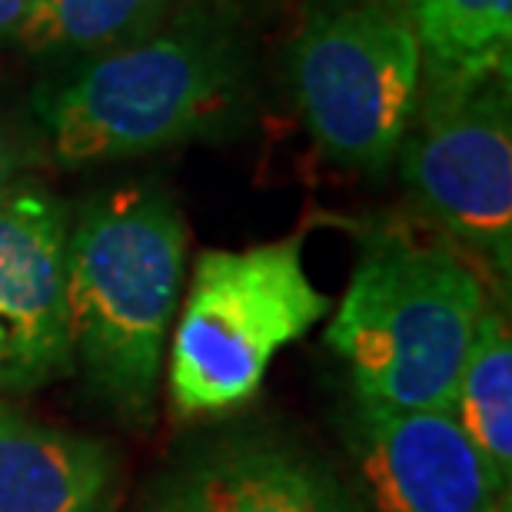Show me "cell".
<instances>
[{
  "label": "cell",
  "instance_id": "6da1fadb",
  "mask_svg": "<svg viewBox=\"0 0 512 512\" xmlns=\"http://www.w3.org/2000/svg\"><path fill=\"white\" fill-rule=\"evenodd\" d=\"M486 310V280L473 256L446 237L396 227L366 243L326 343L363 403L453 409Z\"/></svg>",
  "mask_w": 512,
  "mask_h": 512
},
{
  "label": "cell",
  "instance_id": "7a4b0ae2",
  "mask_svg": "<svg viewBox=\"0 0 512 512\" xmlns=\"http://www.w3.org/2000/svg\"><path fill=\"white\" fill-rule=\"evenodd\" d=\"M187 273V223L167 193L90 200L67 233L70 353L130 419H147Z\"/></svg>",
  "mask_w": 512,
  "mask_h": 512
},
{
  "label": "cell",
  "instance_id": "3957f363",
  "mask_svg": "<svg viewBox=\"0 0 512 512\" xmlns=\"http://www.w3.org/2000/svg\"><path fill=\"white\" fill-rule=\"evenodd\" d=\"M227 40L177 30L90 60L40 100L50 157L64 167L124 160L207 137L240 104Z\"/></svg>",
  "mask_w": 512,
  "mask_h": 512
},
{
  "label": "cell",
  "instance_id": "277c9868",
  "mask_svg": "<svg viewBox=\"0 0 512 512\" xmlns=\"http://www.w3.org/2000/svg\"><path fill=\"white\" fill-rule=\"evenodd\" d=\"M330 310L303 266V240L203 250L173 326L167 393L177 416H220L263 386L273 356Z\"/></svg>",
  "mask_w": 512,
  "mask_h": 512
},
{
  "label": "cell",
  "instance_id": "5b68a950",
  "mask_svg": "<svg viewBox=\"0 0 512 512\" xmlns=\"http://www.w3.org/2000/svg\"><path fill=\"white\" fill-rule=\"evenodd\" d=\"M396 157L416 210L473 260L509 276V57L466 70H429Z\"/></svg>",
  "mask_w": 512,
  "mask_h": 512
},
{
  "label": "cell",
  "instance_id": "8992f818",
  "mask_svg": "<svg viewBox=\"0 0 512 512\" xmlns=\"http://www.w3.org/2000/svg\"><path fill=\"white\" fill-rule=\"evenodd\" d=\"M290 77L323 157L343 170L383 173L416 114L423 50L406 10L386 0H333L306 20Z\"/></svg>",
  "mask_w": 512,
  "mask_h": 512
},
{
  "label": "cell",
  "instance_id": "52a82bcc",
  "mask_svg": "<svg viewBox=\"0 0 512 512\" xmlns=\"http://www.w3.org/2000/svg\"><path fill=\"white\" fill-rule=\"evenodd\" d=\"M350 449L376 512H509V483L453 409H386L356 399Z\"/></svg>",
  "mask_w": 512,
  "mask_h": 512
},
{
  "label": "cell",
  "instance_id": "ba28073f",
  "mask_svg": "<svg viewBox=\"0 0 512 512\" xmlns=\"http://www.w3.org/2000/svg\"><path fill=\"white\" fill-rule=\"evenodd\" d=\"M67 207L37 183L0 203V389L30 393L70 370Z\"/></svg>",
  "mask_w": 512,
  "mask_h": 512
},
{
  "label": "cell",
  "instance_id": "9c48e42d",
  "mask_svg": "<svg viewBox=\"0 0 512 512\" xmlns=\"http://www.w3.org/2000/svg\"><path fill=\"white\" fill-rule=\"evenodd\" d=\"M143 512H360L330 469L280 439H233L200 453Z\"/></svg>",
  "mask_w": 512,
  "mask_h": 512
},
{
  "label": "cell",
  "instance_id": "30bf717a",
  "mask_svg": "<svg viewBox=\"0 0 512 512\" xmlns=\"http://www.w3.org/2000/svg\"><path fill=\"white\" fill-rule=\"evenodd\" d=\"M110 489L104 446L0 406V512H104Z\"/></svg>",
  "mask_w": 512,
  "mask_h": 512
},
{
  "label": "cell",
  "instance_id": "8fae6325",
  "mask_svg": "<svg viewBox=\"0 0 512 512\" xmlns=\"http://www.w3.org/2000/svg\"><path fill=\"white\" fill-rule=\"evenodd\" d=\"M453 416L493 473L512 479V340L506 316L489 306L459 373Z\"/></svg>",
  "mask_w": 512,
  "mask_h": 512
},
{
  "label": "cell",
  "instance_id": "7c38bea8",
  "mask_svg": "<svg viewBox=\"0 0 512 512\" xmlns=\"http://www.w3.org/2000/svg\"><path fill=\"white\" fill-rule=\"evenodd\" d=\"M173 0H34L17 40L30 54H110L147 40Z\"/></svg>",
  "mask_w": 512,
  "mask_h": 512
},
{
  "label": "cell",
  "instance_id": "4fadbf2b",
  "mask_svg": "<svg viewBox=\"0 0 512 512\" xmlns=\"http://www.w3.org/2000/svg\"><path fill=\"white\" fill-rule=\"evenodd\" d=\"M429 70H466L509 57L512 0H409Z\"/></svg>",
  "mask_w": 512,
  "mask_h": 512
},
{
  "label": "cell",
  "instance_id": "5bb4252c",
  "mask_svg": "<svg viewBox=\"0 0 512 512\" xmlns=\"http://www.w3.org/2000/svg\"><path fill=\"white\" fill-rule=\"evenodd\" d=\"M37 160L30 140L14 124L0 117V203H4L17 187H24V173Z\"/></svg>",
  "mask_w": 512,
  "mask_h": 512
},
{
  "label": "cell",
  "instance_id": "9a60e30c",
  "mask_svg": "<svg viewBox=\"0 0 512 512\" xmlns=\"http://www.w3.org/2000/svg\"><path fill=\"white\" fill-rule=\"evenodd\" d=\"M30 7H34V0H0V37L17 34L30 14Z\"/></svg>",
  "mask_w": 512,
  "mask_h": 512
}]
</instances>
